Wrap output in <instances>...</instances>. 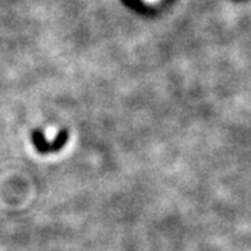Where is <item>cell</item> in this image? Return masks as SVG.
<instances>
[{
    "instance_id": "6da1fadb",
    "label": "cell",
    "mask_w": 251,
    "mask_h": 251,
    "mask_svg": "<svg viewBox=\"0 0 251 251\" xmlns=\"http://www.w3.org/2000/svg\"><path fill=\"white\" fill-rule=\"evenodd\" d=\"M69 140V131L67 130H62L59 134L56 135L52 143H49L45 138L44 133L41 130H34L31 133V141L34 144L35 150L39 153H50V152H57L60 151L63 147L66 145Z\"/></svg>"
}]
</instances>
